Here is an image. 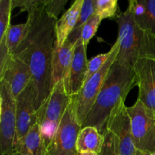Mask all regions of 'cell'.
I'll return each mask as SVG.
<instances>
[{
	"instance_id": "obj_1",
	"label": "cell",
	"mask_w": 155,
	"mask_h": 155,
	"mask_svg": "<svg viewBox=\"0 0 155 155\" xmlns=\"http://www.w3.org/2000/svg\"><path fill=\"white\" fill-rule=\"evenodd\" d=\"M57 21L47 14L44 5L28 13L24 40L12 54L24 61L31 71L36 112L46 103L51 94Z\"/></svg>"
},
{
	"instance_id": "obj_2",
	"label": "cell",
	"mask_w": 155,
	"mask_h": 155,
	"mask_svg": "<svg viewBox=\"0 0 155 155\" xmlns=\"http://www.w3.org/2000/svg\"><path fill=\"white\" fill-rule=\"evenodd\" d=\"M136 86L137 80L133 67L115 61L82 127H95L103 134L112 110L120 100H126Z\"/></svg>"
},
{
	"instance_id": "obj_3",
	"label": "cell",
	"mask_w": 155,
	"mask_h": 155,
	"mask_svg": "<svg viewBox=\"0 0 155 155\" xmlns=\"http://www.w3.org/2000/svg\"><path fill=\"white\" fill-rule=\"evenodd\" d=\"M116 22L120 44L117 61L133 66L140 58L155 59V36L139 27L130 11L118 15Z\"/></svg>"
},
{
	"instance_id": "obj_4",
	"label": "cell",
	"mask_w": 155,
	"mask_h": 155,
	"mask_svg": "<svg viewBox=\"0 0 155 155\" xmlns=\"http://www.w3.org/2000/svg\"><path fill=\"white\" fill-rule=\"evenodd\" d=\"M72 97L66 92L64 80L60 81L51 90L48 101L36 112L38 124L46 146L52 139L59 127Z\"/></svg>"
},
{
	"instance_id": "obj_5",
	"label": "cell",
	"mask_w": 155,
	"mask_h": 155,
	"mask_svg": "<svg viewBox=\"0 0 155 155\" xmlns=\"http://www.w3.org/2000/svg\"><path fill=\"white\" fill-rule=\"evenodd\" d=\"M112 47L114 49L113 52L105 64L99 71L94 74L88 81L84 83L77 95L72 97V102L74 104L76 117L81 127H83L91 109L93 107L97 97L102 88L104 80L119 53L120 44L117 40Z\"/></svg>"
},
{
	"instance_id": "obj_6",
	"label": "cell",
	"mask_w": 155,
	"mask_h": 155,
	"mask_svg": "<svg viewBox=\"0 0 155 155\" xmlns=\"http://www.w3.org/2000/svg\"><path fill=\"white\" fill-rule=\"evenodd\" d=\"M131 120L132 135L137 151L143 154L155 153V113L137 99L127 107Z\"/></svg>"
},
{
	"instance_id": "obj_7",
	"label": "cell",
	"mask_w": 155,
	"mask_h": 155,
	"mask_svg": "<svg viewBox=\"0 0 155 155\" xmlns=\"http://www.w3.org/2000/svg\"><path fill=\"white\" fill-rule=\"evenodd\" d=\"M16 99L6 82L0 81V153L16 155Z\"/></svg>"
},
{
	"instance_id": "obj_8",
	"label": "cell",
	"mask_w": 155,
	"mask_h": 155,
	"mask_svg": "<svg viewBox=\"0 0 155 155\" xmlns=\"http://www.w3.org/2000/svg\"><path fill=\"white\" fill-rule=\"evenodd\" d=\"M81 129L71 101L55 134L47 146V155H77V140Z\"/></svg>"
},
{
	"instance_id": "obj_9",
	"label": "cell",
	"mask_w": 155,
	"mask_h": 155,
	"mask_svg": "<svg viewBox=\"0 0 155 155\" xmlns=\"http://www.w3.org/2000/svg\"><path fill=\"white\" fill-rule=\"evenodd\" d=\"M105 129L114 137L119 155H136L138 151L133 142L131 120L125 100H120L112 110Z\"/></svg>"
},
{
	"instance_id": "obj_10",
	"label": "cell",
	"mask_w": 155,
	"mask_h": 155,
	"mask_svg": "<svg viewBox=\"0 0 155 155\" xmlns=\"http://www.w3.org/2000/svg\"><path fill=\"white\" fill-rule=\"evenodd\" d=\"M16 142L15 150L18 154L24 138L30 129L38 124L35 108V91L33 81L16 98Z\"/></svg>"
},
{
	"instance_id": "obj_11",
	"label": "cell",
	"mask_w": 155,
	"mask_h": 155,
	"mask_svg": "<svg viewBox=\"0 0 155 155\" xmlns=\"http://www.w3.org/2000/svg\"><path fill=\"white\" fill-rule=\"evenodd\" d=\"M132 67L139 88L138 99L155 113V59L140 58Z\"/></svg>"
},
{
	"instance_id": "obj_12",
	"label": "cell",
	"mask_w": 155,
	"mask_h": 155,
	"mask_svg": "<svg viewBox=\"0 0 155 155\" xmlns=\"http://www.w3.org/2000/svg\"><path fill=\"white\" fill-rule=\"evenodd\" d=\"M88 61L86 46L80 38L76 42L72 63L68 75L64 80L65 90L71 97L77 95L84 85L88 70Z\"/></svg>"
},
{
	"instance_id": "obj_13",
	"label": "cell",
	"mask_w": 155,
	"mask_h": 155,
	"mask_svg": "<svg viewBox=\"0 0 155 155\" xmlns=\"http://www.w3.org/2000/svg\"><path fill=\"white\" fill-rule=\"evenodd\" d=\"M0 81L9 85L13 96L16 98L32 81L31 71L24 61L10 55L0 70Z\"/></svg>"
},
{
	"instance_id": "obj_14",
	"label": "cell",
	"mask_w": 155,
	"mask_h": 155,
	"mask_svg": "<svg viewBox=\"0 0 155 155\" xmlns=\"http://www.w3.org/2000/svg\"><path fill=\"white\" fill-rule=\"evenodd\" d=\"M76 44L67 40L61 47L54 45L51 61V92L60 81L65 79L74 58Z\"/></svg>"
},
{
	"instance_id": "obj_15",
	"label": "cell",
	"mask_w": 155,
	"mask_h": 155,
	"mask_svg": "<svg viewBox=\"0 0 155 155\" xmlns=\"http://www.w3.org/2000/svg\"><path fill=\"white\" fill-rule=\"evenodd\" d=\"M127 10L139 27L155 36V0H130Z\"/></svg>"
},
{
	"instance_id": "obj_16",
	"label": "cell",
	"mask_w": 155,
	"mask_h": 155,
	"mask_svg": "<svg viewBox=\"0 0 155 155\" xmlns=\"http://www.w3.org/2000/svg\"><path fill=\"white\" fill-rule=\"evenodd\" d=\"M83 0H76L68 10L56 22L55 46L64 45L74 30L81 12Z\"/></svg>"
},
{
	"instance_id": "obj_17",
	"label": "cell",
	"mask_w": 155,
	"mask_h": 155,
	"mask_svg": "<svg viewBox=\"0 0 155 155\" xmlns=\"http://www.w3.org/2000/svg\"><path fill=\"white\" fill-rule=\"evenodd\" d=\"M104 137L95 127H82L77 136V153L95 152L101 153L104 145Z\"/></svg>"
},
{
	"instance_id": "obj_18",
	"label": "cell",
	"mask_w": 155,
	"mask_h": 155,
	"mask_svg": "<svg viewBox=\"0 0 155 155\" xmlns=\"http://www.w3.org/2000/svg\"><path fill=\"white\" fill-rule=\"evenodd\" d=\"M18 154L47 155V146L41 133L39 124H35L28 132L23 141L22 145L20 147Z\"/></svg>"
},
{
	"instance_id": "obj_19",
	"label": "cell",
	"mask_w": 155,
	"mask_h": 155,
	"mask_svg": "<svg viewBox=\"0 0 155 155\" xmlns=\"http://www.w3.org/2000/svg\"><path fill=\"white\" fill-rule=\"evenodd\" d=\"M12 8V0L0 1V54H5L8 52L6 45V35L10 27L11 15Z\"/></svg>"
},
{
	"instance_id": "obj_20",
	"label": "cell",
	"mask_w": 155,
	"mask_h": 155,
	"mask_svg": "<svg viewBox=\"0 0 155 155\" xmlns=\"http://www.w3.org/2000/svg\"><path fill=\"white\" fill-rule=\"evenodd\" d=\"M94 14V4L93 0H83V6H82L81 12L77 21V24L74 27V30L68 37V40L71 43L76 44V42L81 38L82 30L83 27L88 20Z\"/></svg>"
},
{
	"instance_id": "obj_21",
	"label": "cell",
	"mask_w": 155,
	"mask_h": 155,
	"mask_svg": "<svg viewBox=\"0 0 155 155\" xmlns=\"http://www.w3.org/2000/svg\"><path fill=\"white\" fill-rule=\"evenodd\" d=\"M27 24H20L16 25H11L6 35V45L9 54L12 55L18 48L27 31Z\"/></svg>"
},
{
	"instance_id": "obj_22",
	"label": "cell",
	"mask_w": 155,
	"mask_h": 155,
	"mask_svg": "<svg viewBox=\"0 0 155 155\" xmlns=\"http://www.w3.org/2000/svg\"><path fill=\"white\" fill-rule=\"evenodd\" d=\"M94 13L101 19L116 16L118 7L117 0H93Z\"/></svg>"
},
{
	"instance_id": "obj_23",
	"label": "cell",
	"mask_w": 155,
	"mask_h": 155,
	"mask_svg": "<svg viewBox=\"0 0 155 155\" xmlns=\"http://www.w3.org/2000/svg\"><path fill=\"white\" fill-rule=\"evenodd\" d=\"M113 50V47H112L110 51H107V52L98 54V55L95 56L90 60H89V61H88V70L87 73H86L85 83L88 81L94 74L99 71L101 69V68L105 64V63L111 55Z\"/></svg>"
},
{
	"instance_id": "obj_24",
	"label": "cell",
	"mask_w": 155,
	"mask_h": 155,
	"mask_svg": "<svg viewBox=\"0 0 155 155\" xmlns=\"http://www.w3.org/2000/svg\"><path fill=\"white\" fill-rule=\"evenodd\" d=\"M101 21L102 19L96 14L94 13L83 27V30H82L81 39L86 46H87L89 41L93 38V36L96 33Z\"/></svg>"
},
{
	"instance_id": "obj_25",
	"label": "cell",
	"mask_w": 155,
	"mask_h": 155,
	"mask_svg": "<svg viewBox=\"0 0 155 155\" xmlns=\"http://www.w3.org/2000/svg\"><path fill=\"white\" fill-rule=\"evenodd\" d=\"M67 2L68 0H44V8L48 15L57 20Z\"/></svg>"
},
{
	"instance_id": "obj_26",
	"label": "cell",
	"mask_w": 155,
	"mask_h": 155,
	"mask_svg": "<svg viewBox=\"0 0 155 155\" xmlns=\"http://www.w3.org/2000/svg\"><path fill=\"white\" fill-rule=\"evenodd\" d=\"M104 145L100 155H119L117 148V143L113 135L107 130H104Z\"/></svg>"
},
{
	"instance_id": "obj_27",
	"label": "cell",
	"mask_w": 155,
	"mask_h": 155,
	"mask_svg": "<svg viewBox=\"0 0 155 155\" xmlns=\"http://www.w3.org/2000/svg\"><path fill=\"white\" fill-rule=\"evenodd\" d=\"M12 8H19L21 12L26 11L28 13L42 7L44 0H12Z\"/></svg>"
},
{
	"instance_id": "obj_28",
	"label": "cell",
	"mask_w": 155,
	"mask_h": 155,
	"mask_svg": "<svg viewBox=\"0 0 155 155\" xmlns=\"http://www.w3.org/2000/svg\"><path fill=\"white\" fill-rule=\"evenodd\" d=\"M77 155H100L99 154H97L95 152H81L77 153Z\"/></svg>"
},
{
	"instance_id": "obj_29",
	"label": "cell",
	"mask_w": 155,
	"mask_h": 155,
	"mask_svg": "<svg viewBox=\"0 0 155 155\" xmlns=\"http://www.w3.org/2000/svg\"><path fill=\"white\" fill-rule=\"evenodd\" d=\"M140 155H155V153L154 154H143V153L140 152Z\"/></svg>"
},
{
	"instance_id": "obj_30",
	"label": "cell",
	"mask_w": 155,
	"mask_h": 155,
	"mask_svg": "<svg viewBox=\"0 0 155 155\" xmlns=\"http://www.w3.org/2000/svg\"><path fill=\"white\" fill-rule=\"evenodd\" d=\"M136 155H140V152H139V151H138L137 154H136Z\"/></svg>"
},
{
	"instance_id": "obj_31",
	"label": "cell",
	"mask_w": 155,
	"mask_h": 155,
	"mask_svg": "<svg viewBox=\"0 0 155 155\" xmlns=\"http://www.w3.org/2000/svg\"><path fill=\"white\" fill-rule=\"evenodd\" d=\"M18 155H26V154H18Z\"/></svg>"
}]
</instances>
